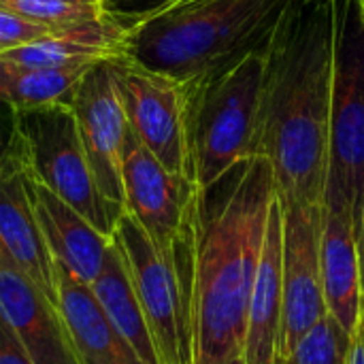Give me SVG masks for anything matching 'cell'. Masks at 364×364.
Segmentation results:
<instances>
[{
  "label": "cell",
  "mask_w": 364,
  "mask_h": 364,
  "mask_svg": "<svg viewBox=\"0 0 364 364\" xmlns=\"http://www.w3.org/2000/svg\"><path fill=\"white\" fill-rule=\"evenodd\" d=\"M70 107L75 111L94 181L105 200L124 213L122 154L128 134V119L111 60L90 66Z\"/></svg>",
  "instance_id": "30bf717a"
},
{
  "label": "cell",
  "mask_w": 364,
  "mask_h": 364,
  "mask_svg": "<svg viewBox=\"0 0 364 364\" xmlns=\"http://www.w3.org/2000/svg\"><path fill=\"white\" fill-rule=\"evenodd\" d=\"M0 364H34L21 341L0 318Z\"/></svg>",
  "instance_id": "484cf974"
},
{
  "label": "cell",
  "mask_w": 364,
  "mask_h": 364,
  "mask_svg": "<svg viewBox=\"0 0 364 364\" xmlns=\"http://www.w3.org/2000/svg\"><path fill=\"white\" fill-rule=\"evenodd\" d=\"M128 28L109 13V17L68 30H55L38 41L0 51V60L17 66H75L94 64L126 55Z\"/></svg>",
  "instance_id": "ac0fdd59"
},
{
  "label": "cell",
  "mask_w": 364,
  "mask_h": 364,
  "mask_svg": "<svg viewBox=\"0 0 364 364\" xmlns=\"http://www.w3.org/2000/svg\"><path fill=\"white\" fill-rule=\"evenodd\" d=\"M124 209L164 250L173 247L198 186L171 173L128 128L122 154Z\"/></svg>",
  "instance_id": "8fae6325"
},
{
  "label": "cell",
  "mask_w": 364,
  "mask_h": 364,
  "mask_svg": "<svg viewBox=\"0 0 364 364\" xmlns=\"http://www.w3.org/2000/svg\"><path fill=\"white\" fill-rule=\"evenodd\" d=\"M320 260L326 311L352 339L364 314L358 239L352 220L324 209Z\"/></svg>",
  "instance_id": "e0dca14e"
},
{
  "label": "cell",
  "mask_w": 364,
  "mask_h": 364,
  "mask_svg": "<svg viewBox=\"0 0 364 364\" xmlns=\"http://www.w3.org/2000/svg\"><path fill=\"white\" fill-rule=\"evenodd\" d=\"M363 4H364V0H363Z\"/></svg>",
  "instance_id": "4dcf8cb0"
},
{
  "label": "cell",
  "mask_w": 364,
  "mask_h": 364,
  "mask_svg": "<svg viewBox=\"0 0 364 364\" xmlns=\"http://www.w3.org/2000/svg\"><path fill=\"white\" fill-rule=\"evenodd\" d=\"M284 322V209L275 196L247 309L245 364H279Z\"/></svg>",
  "instance_id": "4fadbf2b"
},
{
  "label": "cell",
  "mask_w": 364,
  "mask_h": 364,
  "mask_svg": "<svg viewBox=\"0 0 364 364\" xmlns=\"http://www.w3.org/2000/svg\"><path fill=\"white\" fill-rule=\"evenodd\" d=\"M292 0H166L128 28L126 58L190 83L262 47Z\"/></svg>",
  "instance_id": "3957f363"
},
{
  "label": "cell",
  "mask_w": 364,
  "mask_h": 364,
  "mask_svg": "<svg viewBox=\"0 0 364 364\" xmlns=\"http://www.w3.org/2000/svg\"><path fill=\"white\" fill-rule=\"evenodd\" d=\"M194 205L196 198L171 250L160 247L128 211L111 237L128 267L160 364H194Z\"/></svg>",
  "instance_id": "5b68a950"
},
{
  "label": "cell",
  "mask_w": 364,
  "mask_h": 364,
  "mask_svg": "<svg viewBox=\"0 0 364 364\" xmlns=\"http://www.w3.org/2000/svg\"><path fill=\"white\" fill-rule=\"evenodd\" d=\"M30 177V175H28ZM32 203L53 262L77 282L92 286L105 267L111 237L98 232L81 213L30 177Z\"/></svg>",
  "instance_id": "9a60e30c"
},
{
  "label": "cell",
  "mask_w": 364,
  "mask_h": 364,
  "mask_svg": "<svg viewBox=\"0 0 364 364\" xmlns=\"http://www.w3.org/2000/svg\"><path fill=\"white\" fill-rule=\"evenodd\" d=\"M284 209V322L279 364L328 311L322 290V205H282Z\"/></svg>",
  "instance_id": "9c48e42d"
},
{
  "label": "cell",
  "mask_w": 364,
  "mask_h": 364,
  "mask_svg": "<svg viewBox=\"0 0 364 364\" xmlns=\"http://www.w3.org/2000/svg\"><path fill=\"white\" fill-rule=\"evenodd\" d=\"M105 2H109V0H105Z\"/></svg>",
  "instance_id": "f546056e"
},
{
  "label": "cell",
  "mask_w": 364,
  "mask_h": 364,
  "mask_svg": "<svg viewBox=\"0 0 364 364\" xmlns=\"http://www.w3.org/2000/svg\"><path fill=\"white\" fill-rule=\"evenodd\" d=\"M335 73V0H292L267 41L258 156L282 205H322Z\"/></svg>",
  "instance_id": "6da1fadb"
},
{
  "label": "cell",
  "mask_w": 364,
  "mask_h": 364,
  "mask_svg": "<svg viewBox=\"0 0 364 364\" xmlns=\"http://www.w3.org/2000/svg\"><path fill=\"white\" fill-rule=\"evenodd\" d=\"M51 32H55V30L32 23V21H28V19H23V17L0 6V51L21 47V45L38 41Z\"/></svg>",
  "instance_id": "603a6c76"
},
{
  "label": "cell",
  "mask_w": 364,
  "mask_h": 364,
  "mask_svg": "<svg viewBox=\"0 0 364 364\" xmlns=\"http://www.w3.org/2000/svg\"><path fill=\"white\" fill-rule=\"evenodd\" d=\"M0 318L21 341L34 364H79L58 311L26 273L0 250Z\"/></svg>",
  "instance_id": "7c38bea8"
},
{
  "label": "cell",
  "mask_w": 364,
  "mask_h": 364,
  "mask_svg": "<svg viewBox=\"0 0 364 364\" xmlns=\"http://www.w3.org/2000/svg\"><path fill=\"white\" fill-rule=\"evenodd\" d=\"M19 136H17V109L0 98V175L19 160Z\"/></svg>",
  "instance_id": "cb8c5ba5"
},
{
  "label": "cell",
  "mask_w": 364,
  "mask_h": 364,
  "mask_svg": "<svg viewBox=\"0 0 364 364\" xmlns=\"http://www.w3.org/2000/svg\"><path fill=\"white\" fill-rule=\"evenodd\" d=\"M166 0H109L107 11L117 17L126 28H130L139 17H143L145 13L158 9L160 4H164Z\"/></svg>",
  "instance_id": "d4e9b609"
},
{
  "label": "cell",
  "mask_w": 364,
  "mask_h": 364,
  "mask_svg": "<svg viewBox=\"0 0 364 364\" xmlns=\"http://www.w3.org/2000/svg\"><path fill=\"white\" fill-rule=\"evenodd\" d=\"M17 136L26 173L81 213L98 232L113 237L124 215L100 194L70 105L17 111Z\"/></svg>",
  "instance_id": "52a82bcc"
},
{
  "label": "cell",
  "mask_w": 364,
  "mask_h": 364,
  "mask_svg": "<svg viewBox=\"0 0 364 364\" xmlns=\"http://www.w3.org/2000/svg\"><path fill=\"white\" fill-rule=\"evenodd\" d=\"M111 62L130 132L171 173L192 179L188 83L147 70L126 55L113 58Z\"/></svg>",
  "instance_id": "ba28073f"
},
{
  "label": "cell",
  "mask_w": 364,
  "mask_h": 364,
  "mask_svg": "<svg viewBox=\"0 0 364 364\" xmlns=\"http://www.w3.org/2000/svg\"><path fill=\"white\" fill-rule=\"evenodd\" d=\"M226 364H245V360H243V356H237V358H232V360H228Z\"/></svg>",
  "instance_id": "f1b7e54d"
},
{
  "label": "cell",
  "mask_w": 364,
  "mask_h": 364,
  "mask_svg": "<svg viewBox=\"0 0 364 364\" xmlns=\"http://www.w3.org/2000/svg\"><path fill=\"white\" fill-rule=\"evenodd\" d=\"M96 64V62H94ZM92 64L75 66H17L0 60V98L17 111L73 105L75 94Z\"/></svg>",
  "instance_id": "ffe728a7"
},
{
  "label": "cell",
  "mask_w": 364,
  "mask_h": 364,
  "mask_svg": "<svg viewBox=\"0 0 364 364\" xmlns=\"http://www.w3.org/2000/svg\"><path fill=\"white\" fill-rule=\"evenodd\" d=\"M0 250L21 273L55 301V262L41 232L30 177L23 168L21 156L0 175Z\"/></svg>",
  "instance_id": "5bb4252c"
},
{
  "label": "cell",
  "mask_w": 364,
  "mask_h": 364,
  "mask_svg": "<svg viewBox=\"0 0 364 364\" xmlns=\"http://www.w3.org/2000/svg\"><path fill=\"white\" fill-rule=\"evenodd\" d=\"M55 301L79 364H143L113 328L90 286L55 264Z\"/></svg>",
  "instance_id": "2e32d148"
},
{
  "label": "cell",
  "mask_w": 364,
  "mask_h": 364,
  "mask_svg": "<svg viewBox=\"0 0 364 364\" xmlns=\"http://www.w3.org/2000/svg\"><path fill=\"white\" fill-rule=\"evenodd\" d=\"M90 288L96 301L100 303L102 311L107 314L109 322L113 324V328L132 348L139 360L143 364H160L143 307L139 303V296L134 292V286L128 273V267L124 262L122 252L113 243V239H111L105 267Z\"/></svg>",
  "instance_id": "d6986e66"
},
{
  "label": "cell",
  "mask_w": 364,
  "mask_h": 364,
  "mask_svg": "<svg viewBox=\"0 0 364 364\" xmlns=\"http://www.w3.org/2000/svg\"><path fill=\"white\" fill-rule=\"evenodd\" d=\"M358 256H360V275H363V294H364V211H363V222H360V232H358Z\"/></svg>",
  "instance_id": "83f0119b"
},
{
  "label": "cell",
  "mask_w": 364,
  "mask_h": 364,
  "mask_svg": "<svg viewBox=\"0 0 364 364\" xmlns=\"http://www.w3.org/2000/svg\"><path fill=\"white\" fill-rule=\"evenodd\" d=\"M348 364H364V314L356 326V333L352 335V341H350Z\"/></svg>",
  "instance_id": "4316f807"
},
{
  "label": "cell",
  "mask_w": 364,
  "mask_h": 364,
  "mask_svg": "<svg viewBox=\"0 0 364 364\" xmlns=\"http://www.w3.org/2000/svg\"><path fill=\"white\" fill-rule=\"evenodd\" d=\"M267 43L230 66L190 81L188 139L192 181L207 190L258 156Z\"/></svg>",
  "instance_id": "277c9868"
},
{
  "label": "cell",
  "mask_w": 364,
  "mask_h": 364,
  "mask_svg": "<svg viewBox=\"0 0 364 364\" xmlns=\"http://www.w3.org/2000/svg\"><path fill=\"white\" fill-rule=\"evenodd\" d=\"M0 6L51 30H68L109 17L105 0H0Z\"/></svg>",
  "instance_id": "44dd1931"
},
{
  "label": "cell",
  "mask_w": 364,
  "mask_h": 364,
  "mask_svg": "<svg viewBox=\"0 0 364 364\" xmlns=\"http://www.w3.org/2000/svg\"><path fill=\"white\" fill-rule=\"evenodd\" d=\"M350 337L335 324L331 316L318 322L296 346L284 364H348Z\"/></svg>",
  "instance_id": "7402d4cb"
},
{
  "label": "cell",
  "mask_w": 364,
  "mask_h": 364,
  "mask_svg": "<svg viewBox=\"0 0 364 364\" xmlns=\"http://www.w3.org/2000/svg\"><path fill=\"white\" fill-rule=\"evenodd\" d=\"M322 207L352 220L358 239L364 211L363 0H335V73Z\"/></svg>",
  "instance_id": "8992f818"
},
{
  "label": "cell",
  "mask_w": 364,
  "mask_h": 364,
  "mask_svg": "<svg viewBox=\"0 0 364 364\" xmlns=\"http://www.w3.org/2000/svg\"><path fill=\"white\" fill-rule=\"evenodd\" d=\"M277 196L273 166L256 156L215 186L198 190L194 205V364H226L243 356L247 309Z\"/></svg>",
  "instance_id": "7a4b0ae2"
}]
</instances>
